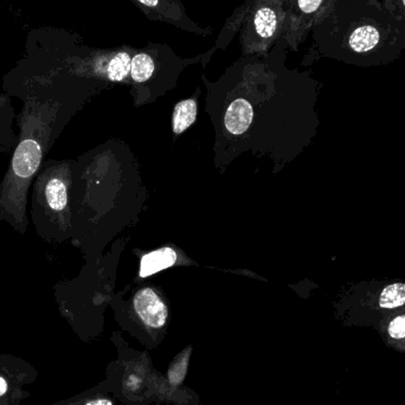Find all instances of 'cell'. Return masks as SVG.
Listing matches in <instances>:
<instances>
[{
	"mask_svg": "<svg viewBox=\"0 0 405 405\" xmlns=\"http://www.w3.org/2000/svg\"><path fill=\"white\" fill-rule=\"evenodd\" d=\"M58 118L57 105L37 100H30L17 118V146L0 182V222H5L21 235L29 227V190L56 139L61 127Z\"/></svg>",
	"mask_w": 405,
	"mask_h": 405,
	"instance_id": "6da1fadb",
	"label": "cell"
},
{
	"mask_svg": "<svg viewBox=\"0 0 405 405\" xmlns=\"http://www.w3.org/2000/svg\"><path fill=\"white\" fill-rule=\"evenodd\" d=\"M287 0H245L231 14L213 49H227L240 32L242 56L267 55L284 32Z\"/></svg>",
	"mask_w": 405,
	"mask_h": 405,
	"instance_id": "7a4b0ae2",
	"label": "cell"
},
{
	"mask_svg": "<svg viewBox=\"0 0 405 405\" xmlns=\"http://www.w3.org/2000/svg\"><path fill=\"white\" fill-rule=\"evenodd\" d=\"M69 172L64 165L44 164L34 184L32 216L36 229L46 241L51 242L53 227L62 232L67 224L69 206Z\"/></svg>",
	"mask_w": 405,
	"mask_h": 405,
	"instance_id": "3957f363",
	"label": "cell"
},
{
	"mask_svg": "<svg viewBox=\"0 0 405 405\" xmlns=\"http://www.w3.org/2000/svg\"><path fill=\"white\" fill-rule=\"evenodd\" d=\"M327 0H287L282 39L290 51H297L307 34L322 18Z\"/></svg>",
	"mask_w": 405,
	"mask_h": 405,
	"instance_id": "277c9868",
	"label": "cell"
},
{
	"mask_svg": "<svg viewBox=\"0 0 405 405\" xmlns=\"http://www.w3.org/2000/svg\"><path fill=\"white\" fill-rule=\"evenodd\" d=\"M150 21L173 25L200 37H210L212 28L200 26L190 18L180 0H130Z\"/></svg>",
	"mask_w": 405,
	"mask_h": 405,
	"instance_id": "5b68a950",
	"label": "cell"
},
{
	"mask_svg": "<svg viewBox=\"0 0 405 405\" xmlns=\"http://www.w3.org/2000/svg\"><path fill=\"white\" fill-rule=\"evenodd\" d=\"M134 308L140 320L152 329H161L168 320V308L153 289L143 288L134 297Z\"/></svg>",
	"mask_w": 405,
	"mask_h": 405,
	"instance_id": "8992f818",
	"label": "cell"
},
{
	"mask_svg": "<svg viewBox=\"0 0 405 405\" xmlns=\"http://www.w3.org/2000/svg\"><path fill=\"white\" fill-rule=\"evenodd\" d=\"M135 46H123L106 53L101 56L98 66V73H103L112 82H123L130 76L132 58L135 53Z\"/></svg>",
	"mask_w": 405,
	"mask_h": 405,
	"instance_id": "52a82bcc",
	"label": "cell"
},
{
	"mask_svg": "<svg viewBox=\"0 0 405 405\" xmlns=\"http://www.w3.org/2000/svg\"><path fill=\"white\" fill-rule=\"evenodd\" d=\"M254 118V109L249 100L245 98H235L231 101L225 112L224 123L227 130L234 135L245 133L250 127Z\"/></svg>",
	"mask_w": 405,
	"mask_h": 405,
	"instance_id": "ba28073f",
	"label": "cell"
},
{
	"mask_svg": "<svg viewBox=\"0 0 405 405\" xmlns=\"http://www.w3.org/2000/svg\"><path fill=\"white\" fill-rule=\"evenodd\" d=\"M175 261H177V252L171 248L159 249L146 254L140 263V277L145 279L161 270H168L175 265Z\"/></svg>",
	"mask_w": 405,
	"mask_h": 405,
	"instance_id": "9c48e42d",
	"label": "cell"
},
{
	"mask_svg": "<svg viewBox=\"0 0 405 405\" xmlns=\"http://www.w3.org/2000/svg\"><path fill=\"white\" fill-rule=\"evenodd\" d=\"M197 118V102L195 98H188L179 102L173 112V132L180 134L188 130Z\"/></svg>",
	"mask_w": 405,
	"mask_h": 405,
	"instance_id": "30bf717a",
	"label": "cell"
},
{
	"mask_svg": "<svg viewBox=\"0 0 405 405\" xmlns=\"http://www.w3.org/2000/svg\"><path fill=\"white\" fill-rule=\"evenodd\" d=\"M378 42H379V34L377 30L367 26L353 31L349 43L351 49L357 53H366L369 50L374 49Z\"/></svg>",
	"mask_w": 405,
	"mask_h": 405,
	"instance_id": "8fae6325",
	"label": "cell"
},
{
	"mask_svg": "<svg viewBox=\"0 0 405 405\" xmlns=\"http://www.w3.org/2000/svg\"><path fill=\"white\" fill-rule=\"evenodd\" d=\"M405 304V284L404 283H394L385 287L379 297V306L381 308L391 309V308L401 307Z\"/></svg>",
	"mask_w": 405,
	"mask_h": 405,
	"instance_id": "7c38bea8",
	"label": "cell"
},
{
	"mask_svg": "<svg viewBox=\"0 0 405 405\" xmlns=\"http://www.w3.org/2000/svg\"><path fill=\"white\" fill-rule=\"evenodd\" d=\"M190 349L185 352L180 353L171 364L168 370V379L172 385H178L184 381L188 365H189Z\"/></svg>",
	"mask_w": 405,
	"mask_h": 405,
	"instance_id": "4fadbf2b",
	"label": "cell"
},
{
	"mask_svg": "<svg viewBox=\"0 0 405 405\" xmlns=\"http://www.w3.org/2000/svg\"><path fill=\"white\" fill-rule=\"evenodd\" d=\"M389 334L394 339L405 338V315L397 317L390 322Z\"/></svg>",
	"mask_w": 405,
	"mask_h": 405,
	"instance_id": "5bb4252c",
	"label": "cell"
},
{
	"mask_svg": "<svg viewBox=\"0 0 405 405\" xmlns=\"http://www.w3.org/2000/svg\"><path fill=\"white\" fill-rule=\"evenodd\" d=\"M86 405H113V403L109 399H98L89 401Z\"/></svg>",
	"mask_w": 405,
	"mask_h": 405,
	"instance_id": "9a60e30c",
	"label": "cell"
},
{
	"mask_svg": "<svg viewBox=\"0 0 405 405\" xmlns=\"http://www.w3.org/2000/svg\"><path fill=\"white\" fill-rule=\"evenodd\" d=\"M7 390V383L4 378L0 377V396H3Z\"/></svg>",
	"mask_w": 405,
	"mask_h": 405,
	"instance_id": "2e32d148",
	"label": "cell"
},
{
	"mask_svg": "<svg viewBox=\"0 0 405 405\" xmlns=\"http://www.w3.org/2000/svg\"><path fill=\"white\" fill-rule=\"evenodd\" d=\"M403 4H404V6H405V0H402Z\"/></svg>",
	"mask_w": 405,
	"mask_h": 405,
	"instance_id": "e0dca14e",
	"label": "cell"
}]
</instances>
